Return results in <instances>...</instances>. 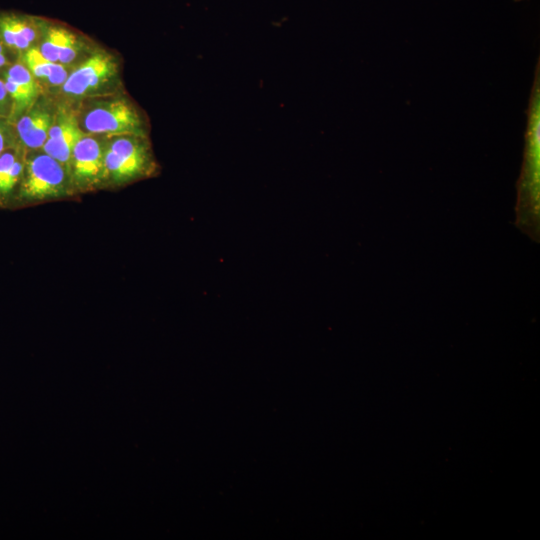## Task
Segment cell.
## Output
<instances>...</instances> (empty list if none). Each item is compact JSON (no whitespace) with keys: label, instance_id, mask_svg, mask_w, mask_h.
<instances>
[{"label":"cell","instance_id":"3","mask_svg":"<svg viewBox=\"0 0 540 540\" xmlns=\"http://www.w3.org/2000/svg\"><path fill=\"white\" fill-rule=\"evenodd\" d=\"M140 138L119 136L105 149L106 172L114 181H128L151 171L149 150Z\"/></svg>","mask_w":540,"mask_h":540},{"label":"cell","instance_id":"14","mask_svg":"<svg viewBox=\"0 0 540 540\" xmlns=\"http://www.w3.org/2000/svg\"><path fill=\"white\" fill-rule=\"evenodd\" d=\"M11 122L7 119L0 118V153L8 147L19 143L17 136L10 130L8 124Z\"/></svg>","mask_w":540,"mask_h":540},{"label":"cell","instance_id":"15","mask_svg":"<svg viewBox=\"0 0 540 540\" xmlns=\"http://www.w3.org/2000/svg\"><path fill=\"white\" fill-rule=\"evenodd\" d=\"M12 117V101L6 90L3 79L0 78V118L7 119L11 122Z\"/></svg>","mask_w":540,"mask_h":540},{"label":"cell","instance_id":"12","mask_svg":"<svg viewBox=\"0 0 540 540\" xmlns=\"http://www.w3.org/2000/svg\"><path fill=\"white\" fill-rule=\"evenodd\" d=\"M71 32L60 26H49L45 30L39 51L52 62L58 63L60 52Z\"/></svg>","mask_w":540,"mask_h":540},{"label":"cell","instance_id":"8","mask_svg":"<svg viewBox=\"0 0 540 540\" xmlns=\"http://www.w3.org/2000/svg\"><path fill=\"white\" fill-rule=\"evenodd\" d=\"M3 81L12 101L11 122L16 121L33 105L38 95V85L35 77L23 63L9 66Z\"/></svg>","mask_w":540,"mask_h":540},{"label":"cell","instance_id":"10","mask_svg":"<svg viewBox=\"0 0 540 540\" xmlns=\"http://www.w3.org/2000/svg\"><path fill=\"white\" fill-rule=\"evenodd\" d=\"M25 148L17 143L0 153V201L17 189L26 162Z\"/></svg>","mask_w":540,"mask_h":540},{"label":"cell","instance_id":"9","mask_svg":"<svg viewBox=\"0 0 540 540\" xmlns=\"http://www.w3.org/2000/svg\"><path fill=\"white\" fill-rule=\"evenodd\" d=\"M53 119L40 108L29 109L15 121V133L25 149L42 148L48 138Z\"/></svg>","mask_w":540,"mask_h":540},{"label":"cell","instance_id":"7","mask_svg":"<svg viewBox=\"0 0 540 540\" xmlns=\"http://www.w3.org/2000/svg\"><path fill=\"white\" fill-rule=\"evenodd\" d=\"M85 132L76 118L70 114L58 115L52 122L48 138L42 149L63 166L70 165L73 149Z\"/></svg>","mask_w":540,"mask_h":540},{"label":"cell","instance_id":"16","mask_svg":"<svg viewBox=\"0 0 540 540\" xmlns=\"http://www.w3.org/2000/svg\"><path fill=\"white\" fill-rule=\"evenodd\" d=\"M7 47L3 44V42L0 39V69L3 67H6L9 63L8 57H7Z\"/></svg>","mask_w":540,"mask_h":540},{"label":"cell","instance_id":"2","mask_svg":"<svg viewBox=\"0 0 540 540\" xmlns=\"http://www.w3.org/2000/svg\"><path fill=\"white\" fill-rule=\"evenodd\" d=\"M83 128L92 134L109 136L145 135L140 114L123 99L101 102L92 107L84 116Z\"/></svg>","mask_w":540,"mask_h":540},{"label":"cell","instance_id":"1","mask_svg":"<svg viewBox=\"0 0 540 540\" xmlns=\"http://www.w3.org/2000/svg\"><path fill=\"white\" fill-rule=\"evenodd\" d=\"M66 167L46 153L26 157L15 198L23 202L63 196L67 193Z\"/></svg>","mask_w":540,"mask_h":540},{"label":"cell","instance_id":"6","mask_svg":"<svg viewBox=\"0 0 540 540\" xmlns=\"http://www.w3.org/2000/svg\"><path fill=\"white\" fill-rule=\"evenodd\" d=\"M42 31L41 19L16 12H0V39L9 50L29 49Z\"/></svg>","mask_w":540,"mask_h":540},{"label":"cell","instance_id":"13","mask_svg":"<svg viewBox=\"0 0 540 540\" xmlns=\"http://www.w3.org/2000/svg\"><path fill=\"white\" fill-rule=\"evenodd\" d=\"M80 50V44L75 34L71 32L66 40L58 59V63L66 65L71 63Z\"/></svg>","mask_w":540,"mask_h":540},{"label":"cell","instance_id":"5","mask_svg":"<svg viewBox=\"0 0 540 540\" xmlns=\"http://www.w3.org/2000/svg\"><path fill=\"white\" fill-rule=\"evenodd\" d=\"M69 167L75 183L92 186L107 174L105 149L98 140L84 134L73 149Z\"/></svg>","mask_w":540,"mask_h":540},{"label":"cell","instance_id":"11","mask_svg":"<svg viewBox=\"0 0 540 540\" xmlns=\"http://www.w3.org/2000/svg\"><path fill=\"white\" fill-rule=\"evenodd\" d=\"M22 63L35 78L44 79L54 85L63 84L68 77L63 64L48 60L35 47H30L24 51Z\"/></svg>","mask_w":540,"mask_h":540},{"label":"cell","instance_id":"4","mask_svg":"<svg viewBox=\"0 0 540 540\" xmlns=\"http://www.w3.org/2000/svg\"><path fill=\"white\" fill-rule=\"evenodd\" d=\"M116 71V63L109 54H94L68 75L62 84L63 91L74 97L92 95L105 87Z\"/></svg>","mask_w":540,"mask_h":540}]
</instances>
